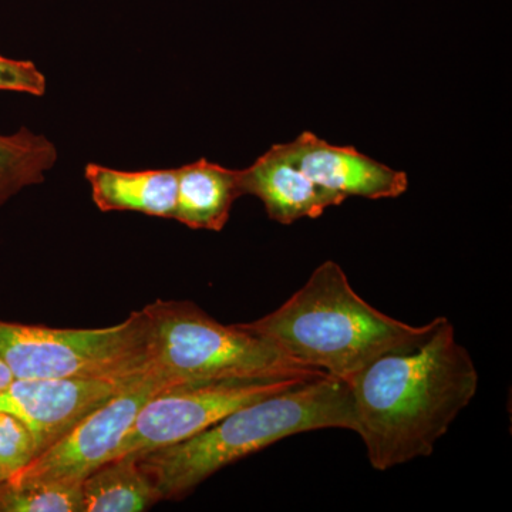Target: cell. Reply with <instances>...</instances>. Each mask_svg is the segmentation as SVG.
I'll list each match as a JSON object with an SVG mask.
<instances>
[{
	"label": "cell",
	"instance_id": "277c9868",
	"mask_svg": "<svg viewBox=\"0 0 512 512\" xmlns=\"http://www.w3.org/2000/svg\"><path fill=\"white\" fill-rule=\"evenodd\" d=\"M146 318L147 363L171 382L322 376L238 325H222L190 301H156Z\"/></svg>",
	"mask_w": 512,
	"mask_h": 512
},
{
	"label": "cell",
	"instance_id": "ba28073f",
	"mask_svg": "<svg viewBox=\"0 0 512 512\" xmlns=\"http://www.w3.org/2000/svg\"><path fill=\"white\" fill-rule=\"evenodd\" d=\"M144 372L127 376L15 379L0 393V410L15 414L28 426L39 456Z\"/></svg>",
	"mask_w": 512,
	"mask_h": 512
},
{
	"label": "cell",
	"instance_id": "9a60e30c",
	"mask_svg": "<svg viewBox=\"0 0 512 512\" xmlns=\"http://www.w3.org/2000/svg\"><path fill=\"white\" fill-rule=\"evenodd\" d=\"M0 512H82L80 485L0 481Z\"/></svg>",
	"mask_w": 512,
	"mask_h": 512
},
{
	"label": "cell",
	"instance_id": "30bf717a",
	"mask_svg": "<svg viewBox=\"0 0 512 512\" xmlns=\"http://www.w3.org/2000/svg\"><path fill=\"white\" fill-rule=\"evenodd\" d=\"M244 195H255L265 205L272 221L291 225L302 218H318L345 198L319 187L292 164L278 144L241 170Z\"/></svg>",
	"mask_w": 512,
	"mask_h": 512
},
{
	"label": "cell",
	"instance_id": "7a4b0ae2",
	"mask_svg": "<svg viewBox=\"0 0 512 512\" xmlns=\"http://www.w3.org/2000/svg\"><path fill=\"white\" fill-rule=\"evenodd\" d=\"M436 323L414 326L387 316L352 288L339 264L326 261L284 305L241 326L293 362L349 384L377 357L419 345Z\"/></svg>",
	"mask_w": 512,
	"mask_h": 512
},
{
	"label": "cell",
	"instance_id": "ac0fdd59",
	"mask_svg": "<svg viewBox=\"0 0 512 512\" xmlns=\"http://www.w3.org/2000/svg\"><path fill=\"white\" fill-rule=\"evenodd\" d=\"M13 380H15V377H13L12 372H10L8 366L0 360V393L8 389L9 384L12 383Z\"/></svg>",
	"mask_w": 512,
	"mask_h": 512
},
{
	"label": "cell",
	"instance_id": "7c38bea8",
	"mask_svg": "<svg viewBox=\"0 0 512 512\" xmlns=\"http://www.w3.org/2000/svg\"><path fill=\"white\" fill-rule=\"evenodd\" d=\"M100 211H133L173 218L177 170L120 171L89 164L84 171Z\"/></svg>",
	"mask_w": 512,
	"mask_h": 512
},
{
	"label": "cell",
	"instance_id": "8992f818",
	"mask_svg": "<svg viewBox=\"0 0 512 512\" xmlns=\"http://www.w3.org/2000/svg\"><path fill=\"white\" fill-rule=\"evenodd\" d=\"M316 377L320 376L255 377L174 384L148 400L121 441L114 458L148 453L181 443L245 404L285 392Z\"/></svg>",
	"mask_w": 512,
	"mask_h": 512
},
{
	"label": "cell",
	"instance_id": "3957f363",
	"mask_svg": "<svg viewBox=\"0 0 512 512\" xmlns=\"http://www.w3.org/2000/svg\"><path fill=\"white\" fill-rule=\"evenodd\" d=\"M325 429L356 433L349 386L329 375L245 404L188 440L137 457L163 500H180L242 458L295 434Z\"/></svg>",
	"mask_w": 512,
	"mask_h": 512
},
{
	"label": "cell",
	"instance_id": "2e32d148",
	"mask_svg": "<svg viewBox=\"0 0 512 512\" xmlns=\"http://www.w3.org/2000/svg\"><path fill=\"white\" fill-rule=\"evenodd\" d=\"M35 457L28 426L15 414L0 410V481L13 480Z\"/></svg>",
	"mask_w": 512,
	"mask_h": 512
},
{
	"label": "cell",
	"instance_id": "6da1fadb",
	"mask_svg": "<svg viewBox=\"0 0 512 512\" xmlns=\"http://www.w3.org/2000/svg\"><path fill=\"white\" fill-rule=\"evenodd\" d=\"M480 383L447 318L419 345L377 357L348 384L356 434L377 471L433 454Z\"/></svg>",
	"mask_w": 512,
	"mask_h": 512
},
{
	"label": "cell",
	"instance_id": "5bb4252c",
	"mask_svg": "<svg viewBox=\"0 0 512 512\" xmlns=\"http://www.w3.org/2000/svg\"><path fill=\"white\" fill-rule=\"evenodd\" d=\"M56 160L55 144L42 134L26 127L13 134L0 133V205L25 188L43 183Z\"/></svg>",
	"mask_w": 512,
	"mask_h": 512
},
{
	"label": "cell",
	"instance_id": "4fadbf2b",
	"mask_svg": "<svg viewBox=\"0 0 512 512\" xmlns=\"http://www.w3.org/2000/svg\"><path fill=\"white\" fill-rule=\"evenodd\" d=\"M82 512L146 511L163 500L138 461L126 454L107 461L80 483Z\"/></svg>",
	"mask_w": 512,
	"mask_h": 512
},
{
	"label": "cell",
	"instance_id": "52a82bcc",
	"mask_svg": "<svg viewBox=\"0 0 512 512\" xmlns=\"http://www.w3.org/2000/svg\"><path fill=\"white\" fill-rule=\"evenodd\" d=\"M174 384L151 369L141 373L9 481L80 485L93 471L113 460L148 400Z\"/></svg>",
	"mask_w": 512,
	"mask_h": 512
},
{
	"label": "cell",
	"instance_id": "e0dca14e",
	"mask_svg": "<svg viewBox=\"0 0 512 512\" xmlns=\"http://www.w3.org/2000/svg\"><path fill=\"white\" fill-rule=\"evenodd\" d=\"M0 90L43 96L46 77L28 60L9 59L0 55Z\"/></svg>",
	"mask_w": 512,
	"mask_h": 512
},
{
	"label": "cell",
	"instance_id": "9c48e42d",
	"mask_svg": "<svg viewBox=\"0 0 512 512\" xmlns=\"http://www.w3.org/2000/svg\"><path fill=\"white\" fill-rule=\"evenodd\" d=\"M278 147L309 180L345 200L397 198L409 188V178L403 171L393 170L355 147L332 146L309 131Z\"/></svg>",
	"mask_w": 512,
	"mask_h": 512
},
{
	"label": "cell",
	"instance_id": "8fae6325",
	"mask_svg": "<svg viewBox=\"0 0 512 512\" xmlns=\"http://www.w3.org/2000/svg\"><path fill=\"white\" fill-rule=\"evenodd\" d=\"M242 195L241 170H228L201 158L177 168L173 220L188 228L220 232Z\"/></svg>",
	"mask_w": 512,
	"mask_h": 512
},
{
	"label": "cell",
	"instance_id": "5b68a950",
	"mask_svg": "<svg viewBox=\"0 0 512 512\" xmlns=\"http://www.w3.org/2000/svg\"><path fill=\"white\" fill-rule=\"evenodd\" d=\"M0 360L19 380L127 376L150 369L146 318L131 312L119 325L59 329L0 319Z\"/></svg>",
	"mask_w": 512,
	"mask_h": 512
}]
</instances>
